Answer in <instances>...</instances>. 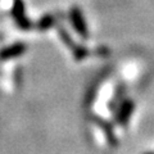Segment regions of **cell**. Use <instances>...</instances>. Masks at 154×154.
Segmentation results:
<instances>
[{
	"label": "cell",
	"mask_w": 154,
	"mask_h": 154,
	"mask_svg": "<svg viewBox=\"0 0 154 154\" xmlns=\"http://www.w3.org/2000/svg\"><path fill=\"white\" fill-rule=\"evenodd\" d=\"M134 109H135V104H134L132 100H125V102H122L121 108H119L118 113H117V117H116L117 123L119 125V126H126L130 117H131Z\"/></svg>",
	"instance_id": "6da1fadb"
},
{
	"label": "cell",
	"mask_w": 154,
	"mask_h": 154,
	"mask_svg": "<svg viewBox=\"0 0 154 154\" xmlns=\"http://www.w3.org/2000/svg\"><path fill=\"white\" fill-rule=\"evenodd\" d=\"M72 22H73L75 28L81 36L88 37V27H86V23L84 21L82 14H81V12L77 8H75L73 11H72Z\"/></svg>",
	"instance_id": "7a4b0ae2"
},
{
	"label": "cell",
	"mask_w": 154,
	"mask_h": 154,
	"mask_svg": "<svg viewBox=\"0 0 154 154\" xmlns=\"http://www.w3.org/2000/svg\"><path fill=\"white\" fill-rule=\"evenodd\" d=\"M95 121L98 122L99 126L103 128V131L105 134V137H107V140L109 143V145L110 146H114V148L117 146L118 145V140H117V137H116V135H114L113 127L110 126V125L107 121H104V119H100V118H96L95 117Z\"/></svg>",
	"instance_id": "3957f363"
},
{
	"label": "cell",
	"mask_w": 154,
	"mask_h": 154,
	"mask_svg": "<svg viewBox=\"0 0 154 154\" xmlns=\"http://www.w3.org/2000/svg\"><path fill=\"white\" fill-rule=\"evenodd\" d=\"M146 154H154V153H146Z\"/></svg>",
	"instance_id": "277c9868"
}]
</instances>
